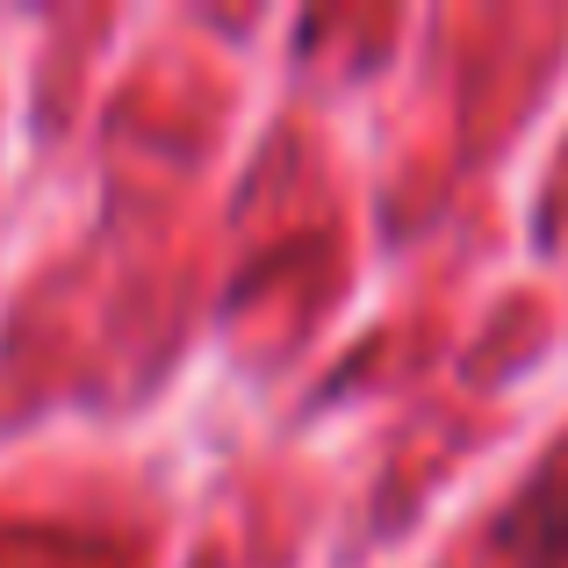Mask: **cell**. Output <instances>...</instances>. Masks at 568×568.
I'll use <instances>...</instances> for the list:
<instances>
[{
	"instance_id": "6da1fadb",
	"label": "cell",
	"mask_w": 568,
	"mask_h": 568,
	"mask_svg": "<svg viewBox=\"0 0 568 568\" xmlns=\"http://www.w3.org/2000/svg\"><path fill=\"white\" fill-rule=\"evenodd\" d=\"M547 540L568 547V489H561V504H555V511H547Z\"/></svg>"
}]
</instances>
